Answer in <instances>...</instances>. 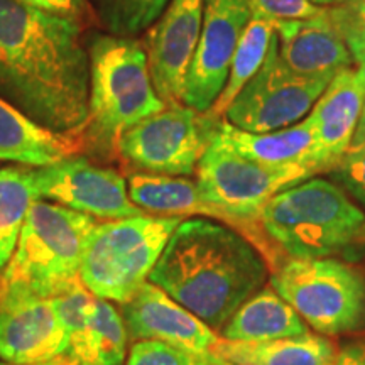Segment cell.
Returning a JSON list of instances; mask_svg holds the SVG:
<instances>
[{
    "label": "cell",
    "instance_id": "obj_1",
    "mask_svg": "<svg viewBox=\"0 0 365 365\" xmlns=\"http://www.w3.org/2000/svg\"><path fill=\"white\" fill-rule=\"evenodd\" d=\"M88 91L81 22L0 0V97L44 129L78 140Z\"/></svg>",
    "mask_w": 365,
    "mask_h": 365
},
{
    "label": "cell",
    "instance_id": "obj_2",
    "mask_svg": "<svg viewBox=\"0 0 365 365\" xmlns=\"http://www.w3.org/2000/svg\"><path fill=\"white\" fill-rule=\"evenodd\" d=\"M269 264L244 235L210 218L182 220L149 282L215 331L267 279Z\"/></svg>",
    "mask_w": 365,
    "mask_h": 365
},
{
    "label": "cell",
    "instance_id": "obj_3",
    "mask_svg": "<svg viewBox=\"0 0 365 365\" xmlns=\"http://www.w3.org/2000/svg\"><path fill=\"white\" fill-rule=\"evenodd\" d=\"M88 118L78 137L80 149L112 159L120 137L130 127L166 103L154 88L143 43L112 34H98L88 44Z\"/></svg>",
    "mask_w": 365,
    "mask_h": 365
},
{
    "label": "cell",
    "instance_id": "obj_4",
    "mask_svg": "<svg viewBox=\"0 0 365 365\" xmlns=\"http://www.w3.org/2000/svg\"><path fill=\"white\" fill-rule=\"evenodd\" d=\"M261 225L291 259L330 257L360 239L365 212L333 181L309 178L272 196Z\"/></svg>",
    "mask_w": 365,
    "mask_h": 365
},
{
    "label": "cell",
    "instance_id": "obj_5",
    "mask_svg": "<svg viewBox=\"0 0 365 365\" xmlns=\"http://www.w3.org/2000/svg\"><path fill=\"white\" fill-rule=\"evenodd\" d=\"M313 176L314 173L304 166H271L252 161L217 134L196 168V185L205 198L234 218L237 232L262 254L274 271L281 266V250L262 230V210L272 196Z\"/></svg>",
    "mask_w": 365,
    "mask_h": 365
},
{
    "label": "cell",
    "instance_id": "obj_6",
    "mask_svg": "<svg viewBox=\"0 0 365 365\" xmlns=\"http://www.w3.org/2000/svg\"><path fill=\"white\" fill-rule=\"evenodd\" d=\"M93 217L38 200L31 207L11 261L0 281L43 298H56L80 281Z\"/></svg>",
    "mask_w": 365,
    "mask_h": 365
},
{
    "label": "cell",
    "instance_id": "obj_7",
    "mask_svg": "<svg viewBox=\"0 0 365 365\" xmlns=\"http://www.w3.org/2000/svg\"><path fill=\"white\" fill-rule=\"evenodd\" d=\"M178 217L139 215L97 223L86 242L80 281L100 299L124 304L149 279Z\"/></svg>",
    "mask_w": 365,
    "mask_h": 365
},
{
    "label": "cell",
    "instance_id": "obj_8",
    "mask_svg": "<svg viewBox=\"0 0 365 365\" xmlns=\"http://www.w3.org/2000/svg\"><path fill=\"white\" fill-rule=\"evenodd\" d=\"M271 287L319 335L365 327V276L349 264L330 257L289 259L274 271Z\"/></svg>",
    "mask_w": 365,
    "mask_h": 365
},
{
    "label": "cell",
    "instance_id": "obj_9",
    "mask_svg": "<svg viewBox=\"0 0 365 365\" xmlns=\"http://www.w3.org/2000/svg\"><path fill=\"white\" fill-rule=\"evenodd\" d=\"M220 122L210 112H196L185 103L166 105L124 132L117 154L140 173L195 175Z\"/></svg>",
    "mask_w": 365,
    "mask_h": 365
},
{
    "label": "cell",
    "instance_id": "obj_10",
    "mask_svg": "<svg viewBox=\"0 0 365 365\" xmlns=\"http://www.w3.org/2000/svg\"><path fill=\"white\" fill-rule=\"evenodd\" d=\"M330 78L294 73L277 53V38L269 46L262 66L240 90L225 112V122L245 132H272L301 122L325 91Z\"/></svg>",
    "mask_w": 365,
    "mask_h": 365
},
{
    "label": "cell",
    "instance_id": "obj_11",
    "mask_svg": "<svg viewBox=\"0 0 365 365\" xmlns=\"http://www.w3.org/2000/svg\"><path fill=\"white\" fill-rule=\"evenodd\" d=\"M34 182L39 200L100 220H122L145 213L130 200L127 180L120 173L78 154L34 168Z\"/></svg>",
    "mask_w": 365,
    "mask_h": 365
},
{
    "label": "cell",
    "instance_id": "obj_12",
    "mask_svg": "<svg viewBox=\"0 0 365 365\" xmlns=\"http://www.w3.org/2000/svg\"><path fill=\"white\" fill-rule=\"evenodd\" d=\"M250 17L249 0H205L202 34L182 95L186 107L210 112L227 83L232 59Z\"/></svg>",
    "mask_w": 365,
    "mask_h": 365
},
{
    "label": "cell",
    "instance_id": "obj_13",
    "mask_svg": "<svg viewBox=\"0 0 365 365\" xmlns=\"http://www.w3.org/2000/svg\"><path fill=\"white\" fill-rule=\"evenodd\" d=\"M65 328L51 298L0 281V359L34 365L61 357Z\"/></svg>",
    "mask_w": 365,
    "mask_h": 365
},
{
    "label": "cell",
    "instance_id": "obj_14",
    "mask_svg": "<svg viewBox=\"0 0 365 365\" xmlns=\"http://www.w3.org/2000/svg\"><path fill=\"white\" fill-rule=\"evenodd\" d=\"M205 0H170L148 29L145 54L154 88L166 105L182 103L186 76L198 48Z\"/></svg>",
    "mask_w": 365,
    "mask_h": 365
},
{
    "label": "cell",
    "instance_id": "obj_15",
    "mask_svg": "<svg viewBox=\"0 0 365 365\" xmlns=\"http://www.w3.org/2000/svg\"><path fill=\"white\" fill-rule=\"evenodd\" d=\"M120 313L132 340H158L203 355H215L220 341L215 330L153 282L120 304Z\"/></svg>",
    "mask_w": 365,
    "mask_h": 365
},
{
    "label": "cell",
    "instance_id": "obj_16",
    "mask_svg": "<svg viewBox=\"0 0 365 365\" xmlns=\"http://www.w3.org/2000/svg\"><path fill=\"white\" fill-rule=\"evenodd\" d=\"M277 53L287 68L308 78H333L352 68L354 58L330 16V7L312 19L271 22Z\"/></svg>",
    "mask_w": 365,
    "mask_h": 365
},
{
    "label": "cell",
    "instance_id": "obj_17",
    "mask_svg": "<svg viewBox=\"0 0 365 365\" xmlns=\"http://www.w3.org/2000/svg\"><path fill=\"white\" fill-rule=\"evenodd\" d=\"M365 102V88L352 68L341 70L314 102L308 118L314 130L322 173H330L352 144Z\"/></svg>",
    "mask_w": 365,
    "mask_h": 365
},
{
    "label": "cell",
    "instance_id": "obj_18",
    "mask_svg": "<svg viewBox=\"0 0 365 365\" xmlns=\"http://www.w3.org/2000/svg\"><path fill=\"white\" fill-rule=\"evenodd\" d=\"M217 137L252 161L271 166H304L314 175L322 173L317 159L313 124L308 117L284 129L259 134L240 130L222 120Z\"/></svg>",
    "mask_w": 365,
    "mask_h": 365
},
{
    "label": "cell",
    "instance_id": "obj_19",
    "mask_svg": "<svg viewBox=\"0 0 365 365\" xmlns=\"http://www.w3.org/2000/svg\"><path fill=\"white\" fill-rule=\"evenodd\" d=\"M130 200L140 210L158 217H203L232 227L235 222L222 208L213 205L200 190L196 181L185 176L132 173L127 178Z\"/></svg>",
    "mask_w": 365,
    "mask_h": 365
},
{
    "label": "cell",
    "instance_id": "obj_20",
    "mask_svg": "<svg viewBox=\"0 0 365 365\" xmlns=\"http://www.w3.org/2000/svg\"><path fill=\"white\" fill-rule=\"evenodd\" d=\"M71 137L54 134L0 97V161L44 168L78 153Z\"/></svg>",
    "mask_w": 365,
    "mask_h": 365
},
{
    "label": "cell",
    "instance_id": "obj_21",
    "mask_svg": "<svg viewBox=\"0 0 365 365\" xmlns=\"http://www.w3.org/2000/svg\"><path fill=\"white\" fill-rule=\"evenodd\" d=\"M336 346L319 333L267 341L220 339L215 355L232 365H335Z\"/></svg>",
    "mask_w": 365,
    "mask_h": 365
},
{
    "label": "cell",
    "instance_id": "obj_22",
    "mask_svg": "<svg viewBox=\"0 0 365 365\" xmlns=\"http://www.w3.org/2000/svg\"><path fill=\"white\" fill-rule=\"evenodd\" d=\"M312 331L304 319L272 287L250 296L222 328V339L232 341H267L291 339Z\"/></svg>",
    "mask_w": 365,
    "mask_h": 365
},
{
    "label": "cell",
    "instance_id": "obj_23",
    "mask_svg": "<svg viewBox=\"0 0 365 365\" xmlns=\"http://www.w3.org/2000/svg\"><path fill=\"white\" fill-rule=\"evenodd\" d=\"M38 200L34 168H0V271L11 261L27 213Z\"/></svg>",
    "mask_w": 365,
    "mask_h": 365
},
{
    "label": "cell",
    "instance_id": "obj_24",
    "mask_svg": "<svg viewBox=\"0 0 365 365\" xmlns=\"http://www.w3.org/2000/svg\"><path fill=\"white\" fill-rule=\"evenodd\" d=\"M274 38V26L269 21L255 19L250 17L240 43L237 46L234 59H232L230 73H228L227 83L223 86L220 97L210 108L213 117L222 118L225 115L227 108L234 102L240 90L249 83L259 68L262 66L264 59L267 56L269 46Z\"/></svg>",
    "mask_w": 365,
    "mask_h": 365
},
{
    "label": "cell",
    "instance_id": "obj_25",
    "mask_svg": "<svg viewBox=\"0 0 365 365\" xmlns=\"http://www.w3.org/2000/svg\"><path fill=\"white\" fill-rule=\"evenodd\" d=\"M129 333L112 301H95L90 330L80 359L73 365H125Z\"/></svg>",
    "mask_w": 365,
    "mask_h": 365
},
{
    "label": "cell",
    "instance_id": "obj_26",
    "mask_svg": "<svg viewBox=\"0 0 365 365\" xmlns=\"http://www.w3.org/2000/svg\"><path fill=\"white\" fill-rule=\"evenodd\" d=\"M107 34L134 39L148 31L170 0H86Z\"/></svg>",
    "mask_w": 365,
    "mask_h": 365
},
{
    "label": "cell",
    "instance_id": "obj_27",
    "mask_svg": "<svg viewBox=\"0 0 365 365\" xmlns=\"http://www.w3.org/2000/svg\"><path fill=\"white\" fill-rule=\"evenodd\" d=\"M53 301L68 339V346L61 357L66 365H73L85 349L97 296L91 294L83 282L78 281Z\"/></svg>",
    "mask_w": 365,
    "mask_h": 365
},
{
    "label": "cell",
    "instance_id": "obj_28",
    "mask_svg": "<svg viewBox=\"0 0 365 365\" xmlns=\"http://www.w3.org/2000/svg\"><path fill=\"white\" fill-rule=\"evenodd\" d=\"M125 365H225L218 355L195 354L158 340H135Z\"/></svg>",
    "mask_w": 365,
    "mask_h": 365
},
{
    "label": "cell",
    "instance_id": "obj_29",
    "mask_svg": "<svg viewBox=\"0 0 365 365\" xmlns=\"http://www.w3.org/2000/svg\"><path fill=\"white\" fill-rule=\"evenodd\" d=\"M330 16L357 65L365 58V0H335Z\"/></svg>",
    "mask_w": 365,
    "mask_h": 365
},
{
    "label": "cell",
    "instance_id": "obj_30",
    "mask_svg": "<svg viewBox=\"0 0 365 365\" xmlns=\"http://www.w3.org/2000/svg\"><path fill=\"white\" fill-rule=\"evenodd\" d=\"M339 185L360 208H365V144L350 145L349 150L330 171Z\"/></svg>",
    "mask_w": 365,
    "mask_h": 365
},
{
    "label": "cell",
    "instance_id": "obj_31",
    "mask_svg": "<svg viewBox=\"0 0 365 365\" xmlns=\"http://www.w3.org/2000/svg\"><path fill=\"white\" fill-rule=\"evenodd\" d=\"M250 14L255 19L269 22L312 19L327 11L312 0H249Z\"/></svg>",
    "mask_w": 365,
    "mask_h": 365
},
{
    "label": "cell",
    "instance_id": "obj_32",
    "mask_svg": "<svg viewBox=\"0 0 365 365\" xmlns=\"http://www.w3.org/2000/svg\"><path fill=\"white\" fill-rule=\"evenodd\" d=\"M19 2L31 6L39 11L53 14V16L66 17L81 22L88 12V2L86 0H19Z\"/></svg>",
    "mask_w": 365,
    "mask_h": 365
},
{
    "label": "cell",
    "instance_id": "obj_33",
    "mask_svg": "<svg viewBox=\"0 0 365 365\" xmlns=\"http://www.w3.org/2000/svg\"><path fill=\"white\" fill-rule=\"evenodd\" d=\"M335 365H365V341L344 346L336 354Z\"/></svg>",
    "mask_w": 365,
    "mask_h": 365
},
{
    "label": "cell",
    "instance_id": "obj_34",
    "mask_svg": "<svg viewBox=\"0 0 365 365\" xmlns=\"http://www.w3.org/2000/svg\"><path fill=\"white\" fill-rule=\"evenodd\" d=\"M360 144H365V102H364L362 115H360L357 130H355L352 144H350V145H360Z\"/></svg>",
    "mask_w": 365,
    "mask_h": 365
},
{
    "label": "cell",
    "instance_id": "obj_35",
    "mask_svg": "<svg viewBox=\"0 0 365 365\" xmlns=\"http://www.w3.org/2000/svg\"><path fill=\"white\" fill-rule=\"evenodd\" d=\"M0 365H17V364H11V362H6V360L0 359ZM34 365H66L65 360L63 357H58L54 360H49V362H43V364H34Z\"/></svg>",
    "mask_w": 365,
    "mask_h": 365
},
{
    "label": "cell",
    "instance_id": "obj_36",
    "mask_svg": "<svg viewBox=\"0 0 365 365\" xmlns=\"http://www.w3.org/2000/svg\"><path fill=\"white\" fill-rule=\"evenodd\" d=\"M357 76H359V80L362 81V85H364V88H365V58L364 59H360V61L357 63Z\"/></svg>",
    "mask_w": 365,
    "mask_h": 365
},
{
    "label": "cell",
    "instance_id": "obj_37",
    "mask_svg": "<svg viewBox=\"0 0 365 365\" xmlns=\"http://www.w3.org/2000/svg\"><path fill=\"white\" fill-rule=\"evenodd\" d=\"M312 2L318 4V6H331V4L335 2V0H312Z\"/></svg>",
    "mask_w": 365,
    "mask_h": 365
},
{
    "label": "cell",
    "instance_id": "obj_38",
    "mask_svg": "<svg viewBox=\"0 0 365 365\" xmlns=\"http://www.w3.org/2000/svg\"><path fill=\"white\" fill-rule=\"evenodd\" d=\"M359 240H360V242H365V227H364V232H362V235H360Z\"/></svg>",
    "mask_w": 365,
    "mask_h": 365
},
{
    "label": "cell",
    "instance_id": "obj_39",
    "mask_svg": "<svg viewBox=\"0 0 365 365\" xmlns=\"http://www.w3.org/2000/svg\"><path fill=\"white\" fill-rule=\"evenodd\" d=\"M225 365H232V364H228V362H225Z\"/></svg>",
    "mask_w": 365,
    "mask_h": 365
}]
</instances>
